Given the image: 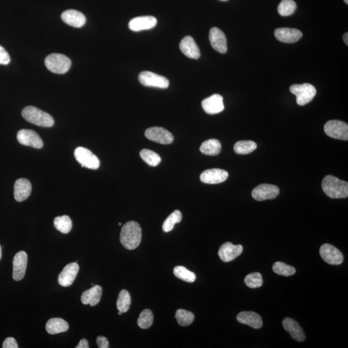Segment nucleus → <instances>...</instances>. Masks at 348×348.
Masks as SVG:
<instances>
[{"label": "nucleus", "mask_w": 348, "mask_h": 348, "mask_svg": "<svg viewBox=\"0 0 348 348\" xmlns=\"http://www.w3.org/2000/svg\"><path fill=\"white\" fill-rule=\"evenodd\" d=\"M322 188L324 192L333 199H341L348 197V183L332 175L323 179Z\"/></svg>", "instance_id": "2"}, {"label": "nucleus", "mask_w": 348, "mask_h": 348, "mask_svg": "<svg viewBox=\"0 0 348 348\" xmlns=\"http://www.w3.org/2000/svg\"><path fill=\"white\" fill-rule=\"evenodd\" d=\"M76 348H89V342L85 339V338H83L80 341H79V344L76 345Z\"/></svg>", "instance_id": "43"}, {"label": "nucleus", "mask_w": 348, "mask_h": 348, "mask_svg": "<svg viewBox=\"0 0 348 348\" xmlns=\"http://www.w3.org/2000/svg\"><path fill=\"white\" fill-rule=\"evenodd\" d=\"M144 135L151 141L162 144H171L174 139L173 135L163 127L149 128L145 131Z\"/></svg>", "instance_id": "9"}, {"label": "nucleus", "mask_w": 348, "mask_h": 348, "mask_svg": "<svg viewBox=\"0 0 348 348\" xmlns=\"http://www.w3.org/2000/svg\"><path fill=\"white\" fill-rule=\"evenodd\" d=\"M202 107L209 114H216L224 109L223 98L219 94H214L202 101Z\"/></svg>", "instance_id": "18"}, {"label": "nucleus", "mask_w": 348, "mask_h": 348, "mask_svg": "<svg viewBox=\"0 0 348 348\" xmlns=\"http://www.w3.org/2000/svg\"><path fill=\"white\" fill-rule=\"evenodd\" d=\"M297 4L294 0H282L278 6V12L280 16H288L294 13Z\"/></svg>", "instance_id": "36"}, {"label": "nucleus", "mask_w": 348, "mask_h": 348, "mask_svg": "<svg viewBox=\"0 0 348 348\" xmlns=\"http://www.w3.org/2000/svg\"><path fill=\"white\" fill-rule=\"evenodd\" d=\"M343 40L345 43V45H348V33H345L344 36H343Z\"/></svg>", "instance_id": "44"}, {"label": "nucleus", "mask_w": 348, "mask_h": 348, "mask_svg": "<svg viewBox=\"0 0 348 348\" xmlns=\"http://www.w3.org/2000/svg\"><path fill=\"white\" fill-rule=\"evenodd\" d=\"M139 80L142 85L160 89H167L170 84L168 79L165 77L149 71H144L140 73Z\"/></svg>", "instance_id": "8"}, {"label": "nucleus", "mask_w": 348, "mask_h": 348, "mask_svg": "<svg viewBox=\"0 0 348 348\" xmlns=\"http://www.w3.org/2000/svg\"><path fill=\"white\" fill-rule=\"evenodd\" d=\"M282 326H283L285 330L289 333L290 335L294 340L298 342H303L305 340L306 335L303 332V328L294 319L284 318L282 321Z\"/></svg>", "instance_id": "24"}, {"label": "nucleus", "mask_w": 348, "mask_h": 348, "mask_svg": "<svg viewBox=\"0 0 348 348\" xmlns=\"http://www.w3.org/2000/svg\"><path fill=\"white\" fill-rule=\"evenodd\" d=\"M209 39L212 47L221 54H225L228 50L225 35L217 27L210 29Z\"/></svg>", "instance_id": "14"}, {"label": "nucleus", "mask_w": 348, "mask_h": 348, "mask_svg": "<svg viewBox=\"0 0 348 348\" xmlns=\"http://www.w3.org/2000/svg\"><path fill=\"white\" fill-rule=\"evenodd\" d=\"M102 296V287L99 285L93 286L82 294L81 300L83 304H90L91 306L97 305L100 303Z\"/></svg>", "instance_id": "26"}, {"label": "nucleus", "mask_w": 348, "mask_h": 348, "mask_svg": "<svg viewBox=\"0 0 348 348\" xmlns=\"http://www.w3.org/2000/svg\"><path fill=\"white\" fill-rule=\"evenodd\" d=\"M221 1L225 2V1H227V0H221Z\"/></svg>", "instance_id": "48"}, {"label": "nucleus", "mask_w": 348, "mask_h": 348, "mask_svg": "<svg viewBox=\"0 0 348 348\" xmlns=\"http://www.w3.org/2000/svg\"><path fill=\"white\" fill-rule=\"evenodd\" d=\"M131 304V297L129 292L126 289L120 292L117 301V308L119 311L123 313L127 312Z\"/></svg>", "instance_id": "31"}, {"label": "nucleus", "mask_w": 348, "mask_h": 348, "mask_svg": "<svg viewBox=\"0 0 348 348\" xmlns=\"http://www.w3.org/2000/svg\"><path fill=\"white\" fill-rule=\"evenodd\" d=\"M275 36L280 42L293 43L303 37V33L296 28H279L275 31Z\"/></svg>", "instance_id": "19"}, {"label": "nucleus", "mask_w": 348, "mask_h": 348, "mask_svg": "<svg viewBox=\"0 0 348 348\" xmlns=\"http://www.w3.org/2000/svg\"><path fill=\"white\" fill-rule=\"evenodd\" d=\"M182 214L180 210H176L169 216L164 221L163 224V229L164 232H169L174 228L176 224L180 223L182 220Z\"/></svg>", "instance_id": "33"}, {"label": "nucleus", "mask_w": 348, "mask_h": 348, "mask_svg": "<svg viewBox=\"0 0 348 348\" xmlns=\"http://www.w3.org/2000/svg\"><path fill=\"white\" fill-rule=\"evenodd\" d=\"M245 282L246 286L250 288H258L262 286L263 284L262 275L258 272L251 273L246 275Z\"/></svg>", "instance_id": "39"}, {"label": "nucleus", "mask_w": 348, "mask_h": 348, "mask_svg": "<svg viewBox=\"0 0 348 348\" xmlns=\"http://www.w3.org/2000/svg\"><path fill=\"white\" fill-rule=\"evenodd\" d=\"M243 251V246L234 245L230 242H227L220 247L218 255L223 262L228 263L239 257Z\"/></svg>", "instance_id": "13"}, {"label": "nucleus", "mask_w": 348, "mask_h": 348, "mask_svg": "<svg viewBox=\"0 0 348 348\" xmlns=\"http://www.w3.org/2000/svg\"><path fill=\"white\" fill-rule=\"evenodd\" d=\"M228 178V173L226 171L219 168L209 169L200 174V180L202 183L206 184H219L224 182Z\"/></svg>", "instance_id": "15"}, {"label": "nucleus", "mask_w": 348, "mask_h": 348, "mask_svg": "<svg viewBox=\"0 0 348 348\" xmlns=\"http://www.w3.org/2000/svg\"><path fill=\"white\" fill-rule=\"evenodd\" d=\"M175 317L179 325L181 326H188L194 320V315L191 311L183 309H179L176 311Z\"/></svg>", "instance_id": "34"}, {"label": "nucleus", "mask_w": 348, "mask_h": 348, "mask_svg": "<svg viewBox=\"0 0 348 348\" xmlns=\"http://www.w3.org/2000/svg\"><path fill=\"white\" fill-rule=\"evenodd\" d=\"M23 118L32 124L42 127H51L54 120L51 115L33 106H26L21 112Z\"/></svg>", "instance_id": "3"}, {"label": "nucleus", "mask_w": 348, "mask_h": 348, "mask_svg": "<svg viewBox=\"0 0 348 348\" xmlns=\"http://www.w3.org/2000/svg\"><path fill=\"white\" fill-rule=\"evenodd\" d=\"M61 17L65 23L73 27H82L86 23L84 14L76 10H67L62 13Z\"/></svg>", "instance_id": "22"}, {"label": "nucleus", "mask_w": 348, "mask_h": 348, "mask_svg": "<svg viewBox=\"0 0 348 348\" xmlns=\"http://www.w3.org/2000/svg\"><path fill=\"white\" fill-rule=\"evenodd\" d=\"M141 238V228L137 222L129 221L123 226L120 234V241L127 250H134L138 247Z\"/></svg>", "instance_id": "1"}, {"label": "nucleus", "mask_w": 348, "mask_h": 348, "mask_svg": "<svg viewBox=\"0 0 348 348\" xmlns=\"http://www.w3.org/2000/svg\"><path fill=\"white\" fill-rule=\"evenodd\" d=\"M79 270L77 263H72L67 265L58 276V282L62 286H71L76 279Z\"/></svg>", "instance_id": "16"}, {"label": "nucleus", "mask_w": 348, "mask_h": 348, "mask_svg": "<svg viewBox=\"0 0 348 348\" xmlns=\"http://www.w3.org/2000/svg\"><path fill=\"white\" fill-rule=\"evenodd\" d=\"M345 4H348V0H344Z\"/></svg>", "instance_id": "46"}, {"label": "nucleus", "mask_w": 348, "mask_h": 348, "mask_svg": "<svg viewBox=\"0 0 348 348\" xmlns=\"http://www.w3.org/2000/svg\"><path fill=\"white\" fill-rule=\"evenodd\" d=\"M119 225H120V226L122 225V223H121V222H120Z\"/></svg>", "instance_id": "49"}, {"label": "nucleus", "mask_w": 348, "mask_h": 348, "mask_svg": "<svg viewBox=\"0 0 348 348\" xmlns=\"http://www.w3.org/2000/svg\"><path fill=\"white\" fill-rule=\"evenodd\" d=\"M256 142L252 141H239L234 145V151L236 154L241 155L249 154L257 149Z\"/></svg>", "instance_id": "29"}, {"label": "nucleus", "mask_w": 348, "mask_h": 348, "mask_svg": "<svg viewBox=\"0 0 348 348\" xmlns=\"http://www.w3.org/2000/svg\"><path fill=\"white\" fill-rule=\"evenodd\" d=\"M157 19L151 16H140L133 18L129 24V28L134 32L149 30L156 25Z\"/></svg>", "instance_id": "20"}, {"label": "nucleus", "mask_w": 348, "mask_h": 348, "mask_svg": "<svg viewBox=\"0 0 348 348\" xmlns=\"http://www.w3.org/2000/svg\"><path fill=\"white\" fill-rule=\"evenodd\" d=\"M238 322L248 325L254 329H260L263 326V320L258 313L253 311H242L237 316Z\"/></svg>", "instance_id": "25"}, {"label": "nucleus", "mask_w": 348, "mask_h": 348, "mask_svg": "<svg viewBox=\"0 0 348 348\" xmlns=\"http://www.w3.org/2000/svg\"><path fill=\"white\" fill-rule=\"evenodd\" d=\"M69 328V324L61 318H50L46 324V330L50 335L67 332Z\"/></svg>", "instance_id": "27"}, {"label": "nucleus", "mask_w": 348, "mask_h": 348, "mask_svg": "<svg viewBox=\"0 0 348 348\" xmlns=\"http://www.w3.org/2000/svg\"><path fill=\"white\" fill-rule=\"evenodd\" d=\"M279 188L277 186L270 184H261L253 190L251 195L253 199L258 201L274 199L279 195Z\"/></svg>", "instance_id": "10"}, {"label": "nucleus", "mask_w": 348, "mask_h": 348, "mask_svg": "<svg viewBox=\"0 0 348 348\" xmlns=\"http://www.w3.org/2000/svg\"><path fill=\"white\" fill-rule=\"evenodd\" d=\"M273 271L278 275L288 277L296 274V268L282 262H276L273 265Z\"/></svg>", "instance_id": "38"}, {"label": "nucleus", "mask_w": 348, "mask_h": 348, "mask_svg": "<svg viewBox=\"0 0 348 348\" xmlns=\"http://www.w3.org/2000/svg\"><path fill=\"white\" fill-rule=\"evenodd\" d=\"M200 151L207 156H217L221 151V144L219 140L210 139L203 142L200 147Z\"/></svg>", "instance_id": "28"}, {"label": "nucleus", "mask_w": 348, "mask_h": 348, "mask_svg": "<svg viewBox=\"0 0 348 348\" xmlns=\"http://www.w3.org/2000/svg\"><path fill=\"white\" fill-rule=\"evenodd\" d=\"M54 225L55 228L61 233L68 234L72 229V220L68 216L57 217L54 220Z\"/></svg>", "instance_id": "30"}, {"label": "nucleus", "mask_w": 348, "mask_h": 348, "mask_svg": "<svg viewBox=\"0 0 348 348\" xmlns=\"http://www.w3.org/2000/svg\"><path fill=\"white\" fill-rule=\"evenodd\" d=\"M154 322V315L151 309H146L142 311L137 319V325L141 329L151 327Z\"/></svg>", "instance_id": "37"}, {"label": "nucleus", "mask_w": 348, "mask_h": 348, "mask_svg": "<svg viewBox=\"0 0 348 348\" xmlns=\"http://www.w3.org/2000/svg\"><path fill=\"white\" fill-rule=\"evenodd\" d=\"M140 157L145 163L151 166H158L161 163V157L156 152L149 149H143L140 152Z\"/></svg>", "instance_id": "32"}, {"label": "nucleus", "mask_w": 348, "mask_h": 348, "mask_svg": "<svg viewBox=\"0 0 348 348\" xmlns=\"http://www.w3.org/2000/svg\"><path fill=\"white\" fill-rule=\"evenodd\" d=\"M74 156L82 167L96 170L100 166L98 157L89 149L83 147H77L74 151Z\"/></svg>", "instance_id": "6"}, {"label": "nucleus", "mask_w": 348, "mask_h": 348, "mask_svg": "<svg viewBox=\"0 0 348 348\" xmlns=\"http://www.w3.org/2000/svg\"><path fill=\"white\" fill-rule=\"evenodd\" d=\"M289 90L296 96L297 103L300 106L311 102L316 93L315 87L309 83L292 84Z\"/></svg>", "instance_id": "5"}, {"label": "nucleus", "mask_w": 348, "mask_h": 348, "mask_svg": "<svg viewBox=\"0 0 348 348\" xmlns=\"http://www.w3.org/2000/svg\"><path fill=\"white\" fill-rule=\"evenodd\" d=\"M324 130L329 137L333 139L348 140V125L338 120H331L326 123Z\"/></svg>", "instance_id": "7"}, {"label": "nucleus", "mask_w": 348, "mask_h": 348, "mask_svg": "<svg viewBox=\"0 0 348 348\" xmlns=\"http://www.w3.org/2000/svg\"><path fill=\"white\" fill-rule=\"evenodd\" d=\"M2 255V246L0 245V260H1Z\"/></svg>", "instance_id": "45"}, {"label": "nucleus", "mask_w": 348, "mask_h": 348, "mask_svg": "<svg viewBox=\"0 0 348 348\" xmlns=\"http://www.w3.org/2000/svg\"><path fill=\"white\" fill-rule=\"evenodd\" d=\"M32 185L30 181L25 178L16 180L14 184V195L16 201L22 202L30 196Z\"/></svg>", "instance_id": "21"}, {"label": "nucleus", "mask_w": 348, "mask_h": 348, "mask_svg": "<svg viewBox=\"0 0 348 348\" xmlns=\"http://www.w3.org/2000/svg\"><path fill=\"white\" fill-rule=\"evenodd\" d=\"M2 347L3 348H18V345L14 338L8 337L4 340Z\"/></svg>", "instance_id": "41"}, {"label": "nucleus", "mask_w": 348, "mask_h": 348, "mask_svg": "<svg viewBox=\"0 0 348 348\" xmlns=\"http://www.w3.org/2000/svg\"><path fill=\"white\" fill-rule=\"evenodd\" d=\"M122 313L121 312V311H119V313H118V314H119V315H122Z\"/></svg>", "instance_id": "47"}, {"label": "nucleus", "mask_w": 348, "mask_h": 348, "mask_svg": "<svg viewBox=\"0 0 348 348\" xmlns=\"http://www.w3.org/2000/svg\"><path fill=\"white\" fill-rule=\"evenodd\" d=\"M319 253L323 259L328 264L339 265L344 260V256L340 251L330 244H325L321 246Z\"/></svg>", "instance_id": "11"}, {"label": "nucleus", "mask_w": 348, "mask_h": 348, "mask_svg": "<svg viewBox=\"0 0 348 348\" xmlns=\"http://www.w3.org/2000/svg\"><path fill=\"white\" fill-rule=\"evenodd\" d=\"M180 47L184 54L191 59H199L200 50L196 43L191 36H186L180 43Z\"/></svg>", "instance_id": "23"}, {"label": "nucleus", "mask_w": 348, "mask_h": 348, "mask_svg": "<svg viewBox=\"0 0 348 348\" xmlns=\"http://www.w3.org/2000/svg\"><path fill=\"white\" fill-rule=\"evenodd\" d=\"M45 64L48 70L53 73L63 74L69 71L72 63L66 55L55 53L45 58Z\"/></svg>", "instance_id": "4"}, {"label": "nucleus", "mask_w": 348, "mask_h": 348, "mask_svg": "<svg viewBox=\"0 0 348 348\" xmlns=\"http://www.w3.org/2000/svg\"><path fill=\"white\" fill-rule=\"evenodd\" d=\"M97 344L100 348H108L109 347V343L107 338L103 336H99L96 339Z\"/></svg>", "instance_id": "42"}, {"label": "nucleus", "mask_w": 348, "mask_h": 348, "mask_svg": "<svg viewBox=\"0 0 348 348\" xmlns=\"http://www.w3.org/2000/svg\"><path fill=\"white\" fill-rule=\"evenodd\" d=\"M17 139L19 143L33 148L40 149L43 146V142L40 135L32 130H19L17 134Z\"/></svg>", "instance_id": "12"}, {"label": "nucleus", "mask_w": 348, "mask_h": 348, "mask_svg": "<svg viewBox=\"0 0 348 348\" xmlns=\"http://www.w3.org/2000/svg\"><path fill=\"white\" fill-rule=\"evenodd\" d=\"M11 61V57L6 50L0 45V65H8Z\"/></svg>", "instance_id": "40"}, {"label": "nucleus", "mask_w": 348, "mask_h": 348, "mask_svg": "<svg viewBox=\"0 0 348 348\" xmlns=\"http://www.w3.org/2000/svg\"><path fill=\"white\" fill-rule=\"evenodd\" d=\"M173 274L178 279L184 280L187 282H193L196 279V276L194 273L190 272L184 267L178 266L174 268Z\"/></svg>", "instance_id": "35"}, {"label": "nucleus", "mask_w": 348, "mask_h": 348, "mask_svg": "<svg viewBox=\"0 0 348 348\" xmlns=\"http://www.w3.org/2000/svg\"><path fill=\"white\" fill-rule=\"evenodd\" d=\"M27 260V254L23 251H19L14 256L13 277L16 281L21 280L25 276Z\"/></svg>", "instance_id": "17"}]
</instances>
